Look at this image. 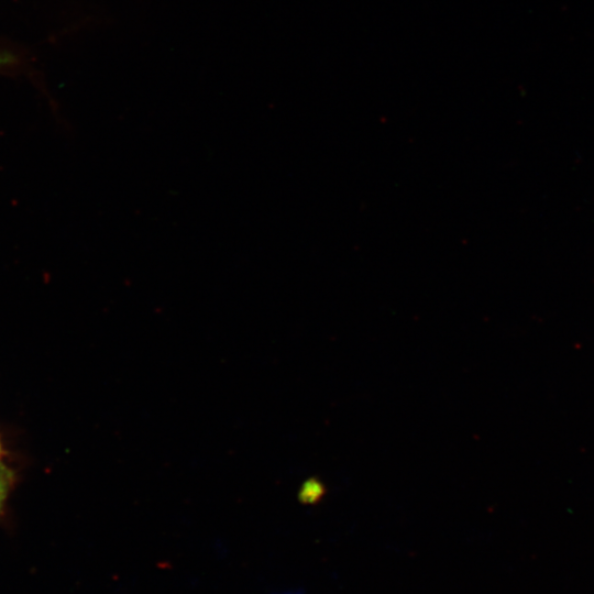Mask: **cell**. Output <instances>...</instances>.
<instances>
[{"mask_svg":"<svg viewBox=\"0 0 594 594\" xmlns=\"http://www.w3.org/2000/svg\"><path fill=\"white\" fill-rule=\"evenodd\" d=\"M15 474L11 468L0 462V513L14 485Z\"/></svg>","mask_w":594,"mask_h":594,"instance_id":"obj_1","label":"cell"},{"mask_svg":"<svg viewBox=\"0 0 594 594\" xmlns=\"http://www.w3.org/2000/svg\"><path fill=\"white\" fill-rule=\"evenodd\" d=\"M14 62V57L11 54L0 52V69L7 67Z\"/></svg>","mask_w":594,"mask_h":594,"instance_id":"obj_2","label":"cell"},{"mask_svg":"<svg viewBox=\"0 0 594 594\" xmlns=\"http://www.w3.org/2000/svg\"><path fill=\"white\" fill-rule=\"evenodd\" d=\"M283 594H300L299 592H288V593H283Z\"/></svg>","mask_w":594,"mask_h":594,"instance_id":"obj_3","label":"cell"},{"mask_svg":"<svg viewBox=\"0 0 594 594\" xmlns=\"http://www.w3.org/2000/svg\"><path fill=\"white\" fill-rule=\"evenodd\" d=\"M2 454V446H1V441H0V457Z\"/></svg>","mask_w":594,"mask_h":594,"instance_id":"obj_4","label":"cell"}]
</instances>
